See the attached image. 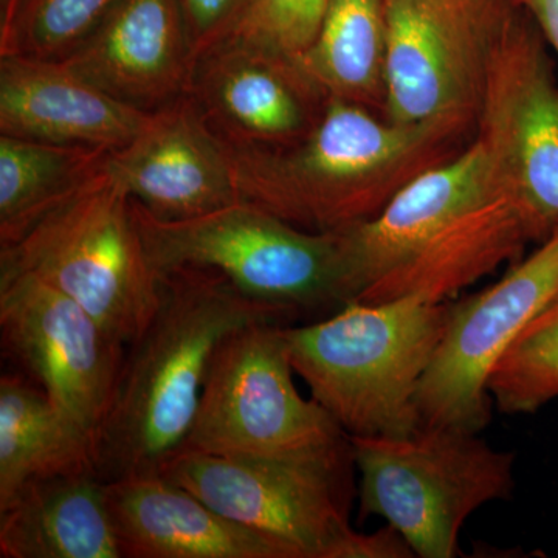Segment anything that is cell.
<instances>
[{"instance_id":"cell-28","label":"cell","mask_w":558,"mask_h":558,"mask_svg":"<svg viewBox=\"0 0 558 558\" xmlns=\"http://www.w3.org/2000/svg\"><path fill=\"white\" fill-rule=\"evenodd\" d=\"M519 5L531 14L535 27L558 58V0H519Z\"/></svg>"},{"instance_id":"cell-15","label":"cell","mask_w":558,"mask_h":558,"mask_svg":"<svg viewBox=\"0 0 558 558\" xmlns=\"http://www.w3.org/2000/svg\"><path fill=\"white\" fill-rule=\"evenodd\" d=\"M498 194L486 153L473 138L453 159L407 183L374 218L333 231L340 242L347 303Z\"/></svg>"},{"instance_id":"cell-5","label":"cell","mask_w":558,"mask_h":558,"mask_svg":"<svg viewBox=\"0 0 558 558\" xmlns=\"http://www.w3.org/2000/svg\"><path fill=\"white\" fill-rule=\"evenodd\" d=\"M0 271L43 279L126 348L160 304V277L143 247L132 199L105 167L16 240L0 244Z\"/></svg>"},{"instance_id":"cell-29","label":"cell","mask_w":558,"mask_h":558,"mask_svg":"<svg viewBox=\"0 0 558 558\" xmlns=\"http://www.w3.org/2000/svg\"><path fill=\"white\" fill-rule=\"evenodd\" d=\"M512 2H515L517 5H519V0H512Z\"/></svg>"},{"instance_id":"cell-21","label":"cell","mask_w":558,"mask_h":558,"mask_svg":"<svg viewBox=\"0 0 558 558\" xmlns=\"http://www.w3.org/2000/svg\"><path fill=\"white\" fill-rule=\"evenodd\" d=\"M97 472L95 440L20 374L0 379V506L36 481Z\"/></svg>"},{"instance_id":"cell-17","label":"cell","mask_w":558,"mask_h":558,"mask_svg":"<svg viewBox=\"0 0 558 558\" xmlns=\"http://www.w3.org/2000/svg\"><path fill=\"white\" fill-rule=\"evenodd\" d=\"M150 116L60 61L0 54V135L113 153L130 145Z\"/></svg>"},{"instance_id":"cell-4","label":"cell","mask_w":558,"mask_h":558,"mask_svg":"<svg viewBox=\"0 0 558 558\" xmlns=\"http://www.w3.org/2000/svg\"><path fill=\"white\" fill-rule=\"evenodd\" d=\"M351 439L292 458H230L180 450L160 475L299 558H410L392 527L360 534L349 524Z\"/></svg>"},{"instance_id":"cell-22","label":"cell","mask_w":558,"mask_h":558,"mask_svg":"<svg viewBox=\"0 0 558 558\" xmlns=\"http://www.w3.org/2000/svg\"><path fill=\"white\" fill-rule=\"evenodd\" d=\"M328 98L385 100V0H330L317 38L296 61Z\"/></svg>"},{"instance_id":"cell-10","label":"cell","mask_w":558,"mask_h":558,"mask_svg":"<svg viewBox=\"0 0 558 558\" xmlns=\"http://www.w3.org/2000/svg\"><path fill=\"white\" fill-rule=\"evenodd\" d=\"M519 9L488 64L475 140L499 193L545 241L558 227V84L542 33Z\"/></svg>"},{"instance_id":"cell-14","label":"cell","mask_w":558,"mask_h":558,"mask_svg":"<svg viewBox=\"0 0 558 558\" xmlns=\"http://www.w3.org/2000/svg\"><path fill=\"white\" fill-rule=\"evenodd\" d=\"M186 94L233 148H281L304 137L328 97L296 62L229 38L194 64Z\"/></svg>"},{"instance_id":"cell-8","label":"cell","mask_w":558,"mask_h":558,"mask_svg":"<svg viewBox=\"0 0 558 558\" xmlns=\"http://www.w3.org/2000/svg\"><path fill=\"white\" fill-rule=\"evenodd\" d=\"M286 323L260 322L216 349L182 450L230 458H292L337 449L349 436L293 384Z\"/></svg>"},{"instance_id":"cell-19","label":"cell","mask_w":558,"mask_h":558,"mask_svg":"<svg viewBox=\"0 0 558 558\" xmlns=\"http://www.w3.org/2000/svg\"><path fill=\"white\" fill-rule=\"evenodd\" d=\"M529 242L543 241L519 205L498 194L454 220L355 301L416 296L427 303H447L506 260L519 258Z\"/></svg>"},{"instance_id":"cell-24","label":"cell","mask_w":558,"mask_h":558,"mask_svg":"<svg viewBox=\"0 0 558 558\" xmlns=\"http://www.w3.org/2000/svg\"><path fill=\"white\" fill-rule=\"evenodd\" d=\"M488 392L508 414L535 413L558 399V295L499 360Z\"/></svg>"},{"instance_id":"cell-27","label":"cell","mask_w":558,"mask_h":558,"mask_svg":"<svg viewBox=\"0 0 558 558\" xmlns=\"http://www.w3.org/2000/svg\"><path fill=\"white\" fill-rule=\"evenodd\" d=\"M194 64L236 31L248 0H178Z\"/></svg>"},{"instance_id":"cell-25","label":"cell","mask_w":558,"mask_h":558,"mask_svg":"<svg viewBox=\"0 0 558 558\" xmlns=\"http://www.w3.org/2000/svg\"><path fill=\"white\" fill-rule=\"evenodd\" d=\"M120 0H20L0 32V54L64 61L97 32Z\"/></svg>"},{"instance_id":"cell-13","label":"cell","mask_w":558,"mask_h":558,"mask_svg":"<svg viewBox=\"0 0 558 558\" xmlns=\"http://www.w3.org/2000/svg\"><path fill=\"white\" fill-rule=\"evenodd\" d=\"M105 171L154 218H199L242 201L230 145L213 131L189 94L153 112Z\"/></svg>"},{"instance_id":"cell-23","label":"cell","mask_w":558,"mask_h":558,"mask_svg":"<svg viewBox=\"0 0 558 558\" xmlns=\"http://www.w3.org/2000/svg\"><path fill=\"white\" fill-rule=\"evenodd\" d=\"M108 150L0 135V244L16 240L44 213L105 167Z\"/></svg>"},{"instance_id":"cell-20","label":"cell","mask_w":558,"mask_h":558,"mask_svg":"<svg viewBox=\"0 0 558 558\" xmlns=\"http://www.w3.org/2000/svg\"><path fill=\"white\" fill-rule=\"evenodd\" d=\"M2 558H121L97 472L36 481L0 506Z\"/></svg>"},{"instance_id":"cell-2","label":"cell","mask_w":558,"mask_h":558,"mask_svg":"<svg viewBox=\"0 0 558 558\" xmlns=\"http://www.w3.org/2000/svg\"><path fill=\"white\" fill-rule=\"evenodd\" d=\"M475 130L462 119L392 123L328 98L292 145L230 149L242 201L301 230L333 233L374 218L411 180L458 156Z\"/></svg>"},{"instance_id":"cell-3","label":"cell","mask_w":558,"mask_h":558,"mask_svg":"<svg viewBox=\"0 0 558 558\" xmlns=\"http://www.w3.org/2000/svg\"><path fill=\"white\" fill-rule=\"evenodd\" d=\"M451 304L403 296L351 301L311 325L284 326L290 362L349 436H409L421 427L418 384Z\"/></svg>"},{"instance_id":"cell-12","label":"cell","mask_w":558,"mask_h":558,"mask_svg":"<svg viewBox=\"0 0 558 558\" xmlns=\"http://www.w3.org/2000/svg\"><path fill=\"white\" fill-rule=\"evenodd\" d=\"M0 333L28 379L97 439L126 347L75 300L17 271H0Z\"/></svg>"},{"instance_id":"cell-26","label":"cell","mask_w":558,"mask_h":558,"mask_svg":"<svg viewBox=\"0 0 558 558\" xmlns=\"http://www.w3.org/2000/svg\"><path fill=\"white\" fill-rule=\"evenodd\" d=\"M329 3L330 0H248L230 38L296 62L317 38Z\"/></svg>"},{"instance_id":"cell-7","label":"cell","mask_w":558,"mask_h":558,"mask_svg":"<svg viewBox=\"0 0 558 558\" xmlns=\"http://www.w3.org/2000/svg\"><path fill=\"white\" fill-rule=\"evenodd\" d=\"M132 209L159 275L215 270L245 295L296 314L347 304L337 233L301 230L247 201L186 220L154 218L135 201Z\"/></svg>"},{"instance_id":"cell-1","label":"cell","mask_w":558,"mask_h":558,"mask_svg":"<svg viewBox=\"0 0 558 558\" xmlns=\"http://www.w3.org/2000/svg\"><path fill=\"white\" fill-rule=\"evenodd\" d=\"M160 277V304L126 348L112 405L95 439L105 483L160 475L185 446L216 349L253 323H288L295 311L245 295L209 269Z\"/></svg>"},{"instance_id":"cell-11","label":"cell","mask_w":558,"mask_h":558,"mask_svg":"<svg viewBox=\"0 0 558 558\" xmlns=\"http://www.w3.org/2000/svg\"><path fill=\"white\" fill-rule=\"evenodd\" d=\"M558 295V227L494 286L451 304L416 395L421 425L480 433L490 421L488 380L499 360Z\"/></svg>"},{"instance_id":"cell-18","label":"cell","mask_w":558,"mask_h":558,"mask_svg":"<svg viewBox=\"0 0 558 558\" xmlns=\"http://www.w3.org/2000/svg\"><path fill=\"white\" fill-rule=\"evenodd\" d=\"M121 558H299L161 475L106 483Z\"/></svg>"},{"instance_id":"cell-9","label":"cell","mask_w":558,"mask_h":558,"mask_svg":"<svg viewBox=\"0 0 558 558\" xmlns=\"http://www.w3.org/2000/svg\"><path fill=\"white\" fill-rule=\"evenodd\" d=\"M512 0H385V119L475 121Z\"/></svg>"},{"instance_id":"cell-6","label":"cell","mask_w":558,"mask_h":558,"mask_svg":"<svg viewBox=\"0 0 558 558\" xmlns=\"http://www.w3.org/2000/svg\"><path fill=\"white\" fill-rule=\"evenodd\" d=\"M349 439L360 512L387 521L414 557H457L469 517L513 488L515 457L468 429L421 425L409 436Z\"/></svg>"},{"instance_id":"cell-16","label":"cell","mask_w":558,"mask_h":558,"mask_svg":"<svg viewBox=\"0 0 558 558\" xmlns=\"http://www.w3.org/2000/svg\"><path fill=\"white\" fill-rule=\"evenodd\" d=\"M60 62L116 100L148 113L186 95L193 75L178 0H120L97 32Z\"/></svg>"}]
</instances>
